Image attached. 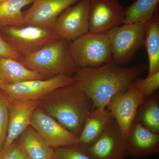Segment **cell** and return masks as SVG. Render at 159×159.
<instances>
[{
	"mask_svg": "<svg viewBox=\"0 0 159 159\" xmlns=\"http://www.w3.org/2000/svg\"><path fill=\"white\" fill-rule=\"evenodd\" d=\"M146 69L141 63L125 67L111 61L99 67L77 69L74 77L92 100L93 109L106 108L113 97L126 92Z\"/></svg>",
	"mask_w": 159,
	"mask_h": 159,
	"instance_id": "6da1fadb",
	"label": "cell"
},
{
	"mask_svg": "<svg viewBox=\"0 0 159 159\" xmlns=\"http://www.w3.org/2000/svg\"><path fill=\"white\" fill-rule=\"evenodd\" d=\"M38 107L79 137L93 105L76 83L52 91L39 100Z\"/></svg>",
	"mask_w": 159,
	"mask_h": 159,
	"instance_id": "7a4b0ae2",
	"label": "cell"
},
{
	"mask_svg": "<svg viewBox=\"0 0 159 159\" xmlns=\"http://www.w3.org/2000/svg\"><path fill=\"white\" fill-rule=\"evenodd\" d=\"M70 42L55 40L20 61L45 79L59 75L73 77L77 68L71 56Z\"/></svg>",
	"mask_w": 159,
	"mask_h": 159,
	"instance_id": "3957f363",
	"label": "cell"
},
{
	"mask_svg": "<svg viewBox=\"0 0 159 159\" xmlns=\"http://www.w3.org/2000/svg\"><path fill=\"white\" fill-rule=\"evenodd\" d=\"M70 48L77 69L99 67L113 61L107 34L89 31L70 42Z\"/></svg>",
	"mask_w": 159,
	"mask_h": 159,
	"instance_id": "277c9868",
	"label": "cell"
},
{
	"mask_svg": "<svg viewBox=\"0 0 159 159\" xmlns=\"http://www.w3.org/2000/svg\"><path fill=\"white\" fill-rule=\"evenodd\" d=\"M0 33L13 51L23 58L58 39L51 28L38 26L3 27L0 28Z\"/></svg>",
	"mask_w": 159,
	"mask_h": 159,
	"instance_id": "5b68a950",
	"label": "cell"
},
{
	"mask_svg": "<svg viewBox=\"0 0 159 159\" xmlns=\"http://www.w3.org/2000/svg\"><path fill=\"white\" fill-rule=\"evenodd\" d=\"M145 23L123 24L107 33L112 60L123 66L130 62L139 49L144 45Z\"/></svg>",
	"mask_w": 159,
	"mask_h": 159,
	"instance_id": "8992f818",
	"label": "cell"
},
{
	"mask_svg": "<svg viewBox=\"0 0 159 159\" xmlns=\"http://www.w3.org/2000/svg\"><path fill=\"white\" fill-rule=\"evenodd\" d=\"M77 83L74 77L59 75L52 78L27 80L6 85L1 89L8 99L20 101H38L62 87Z\"/></svg>",
	"mask_w": 159,
	"mask_h": 159,
	"instance_id": "52a82bcc",
	"label": "cell"
},
{
	"mask_svg": "<svg viewBox=\"0 0 159 159\" xmlns=\"http://www.w3.org/2000/svg\"><path fill=\"white\" fill-rule=\"evenodd\" d=\"M146 99L143 91L133 82L126 92L114 96L106 106L126 140L138 109Z\"/></svg>",
	"mask_w": 159,
	"mask_h": 159,
	"instance_id": "ba28073f",
	"label": "cell"
},
{
	"mask_svg": "<svg viewBox=\"0 0 159 159\" xmlns=\"http://www.w3.org/2000/svg\"><path fill=\"white\" fill-rule=\"evenodd\" d=\"M89 0H81L61 13L51 27L58 39L71 42L89 31Z\"/></svg>",
	"mask_w": 159,
	"mask_h": 159,
	"instance_id": "9c48e42d",
	"label": "cell"
},
{
	"mask_svg": "<svg viewBox=\"0 0 159 159\" xmlns=\"http://www.w3.org/2000/svg\"><path fill=\"white\" fill-rule=\"evenodd\" d=\"M125 13L119 0H89V32L107 34L123 24Z\"/></svg>",
	"mask_w": 159,
	"mask_h": 159,
	"instance_id": "30bf717a",
	"label": "cell"
},
{
	"mask_svg": "<svg viewBox=\"0 0 159 159\" xmlns=\"http://www.w3.org/2000/svg\"><path fill=\"white\" fill-rule=\"evenodd\" d=\"M30 125L51 148L79 144L78 136L38 107L33 113Z\"/></svg>",
	"mask_w": 159,
	"mask_h": 159,
	"instance_id": "8fae6325",
	"label": "cell"
},
{
	"mask_svg": "<svg viewBox=\"0 0 159 159\" xmlns=\"http://www.w3.org/2000/svg\"><path fill=\"white\" fill-rule=\"evenodd\" d=\"M85 148L94 159H125L129 155L127 140L122 135L116 122L93 145Z\"/></svg>",
	"mask_w": 159,
	"mask_h": 159,
	"instance_id": "7c38bea8",
	"label": "cell"
},
{
	"mask_svg": "<svg viewBox=\"0 0 159 159\" xmlns=\"http://www.w3.org/2000/svg\"><path fill=\"white\" fill-rule=\"evenodd\" d=\"M81 0H34L23 12L24 25L51 28L65 9Z\"/></svg>",
	"mask_w": 159,
	"mask_h": 159,
	"instance_id": "4fadbf2b",
	"label": "cell"
},
{
	"mask_svg": "<svg viewBox=\"0 0 159 159\" xmlns=\"http://www.w3.org/2000/svg\"><path fill=\"white\" fill-rule=\"evenodd\" d=\"M9 100V121L7 138L2 149L8 148L30 126L33 113L39 100Z\"/></svg>",
	"mask_w": 159,
	"mask_h": 159,
	"instance_id": "5bb4252c",
	"label": "cell"
},
{
	"mask_svg": "<svg viewBox=\"0 0 159 159\" xmlns=\"http://www.w3.org/2000/svg\"><path fill=\"white\" fill-rule=\"evenodd\" d=\"M129 155L134 158L148 157L159 152V134L145 128L134 119L127 140Z\"/></svg>",
	"mask_w": 159,
	"mask_h": 159,
	"instance_id": "9a60e30c",
	"label": "cell"
},
{
	"mask_svg": "<svg viewBox=\"0 0 159 159\" xmlns=\"http://www.w3.org/2000/svg\"><path fill=\"white\" fill-rule=\"evenodd\" d=\"M116 122L107 109H93L89 114L79 136V144L85 147L93 145Z\"/></svg>",
	"mask_w": 159,
	"mask_h": 159,
	"instance_id": "2e32d148",
	"label": "cell"
},
{
	"mask_svg": "<svg viewBox=\"0 0 159 159\" xmlns=\"http://www.w3.org/2000/svg\"><path fill=\"white\" fill-rule=\"evenodd\" d=\"M19 148L29 159H52L54 148H51L30 125L17 138Z\"/></svg>",
	"mask_w": 159,
	"mask_h": 159,
	"instance_id": "e0dca14e",
	"label": "cell"
},
{
	"mask_svg": "<svg viewBox=\"0 0 159 159\" xmlns=\"http://www.w3.org/2000/svg\"><path fill=\"white\" fill-rule=\"evenodd\" d=\"M43 79H45L40 74L29 70L19 61L0 56V80L6 85Z\"/></svg>",
	"mask_w": 159,
	"mask_h": 159,
	"instance_id": "ac0fdd59",
	"label": "cell"
},
{
	"mask_svg": "<svg viewBox=\"0 0 159 159\" xmlns=\"http://www.w3.org/2000/svg\"><path fill=\"white\" fill-rule=\"evenodd\" d=\"M157 11L145 24L144 45L149 61L147 77L159 72V16Z\"/></svg>",
	"mask_w": 159,
	"mask_h": 159,
	"instance_id": "d6986e66",
	"label": "cell"
},
{
	"mask_svg": "<svg viewBox=\"0 0 159 159\" xmlns=\"http://www.w3.org/2000/svg\"><path fill=\"white\" fill-rule=\"evenodd\" d=\"M135 119L145 128L159 134V96L152 94L139 106Z\"/></svg>",
	"mask_w": 159,
	"mask_h": 159,
	"instance_id": "ffe728a7",
	"label": "cell"
},
{
	"mask_svg": "<svg viewBox=\"0 0 159 159\" xmlns=\"http://www.w3.org/2000/svg\"><path fill=\"white\" fill-rule=\"evenodd\" d=\"M34 0H7L0 3V28L24 25L22 9Z\"/></svg>",
	"mask_w": 159,
	"mask_h": 159,
	"instance_id": "44dd1931",
	"label": "cell"
},
{
	"mask_svg": "<svg viewBox=\"0 0 159 159\" xmlns=\"http://www.w3.org/2000/svg\"><path fill=\"white\" fill-rule=\"evenodd\" d=\"M159 0H136L125 8L123 24H146L157 11Z\"/></svg>",
	"mask_w": 159,
	"mask_h": 159,
	"instance_id": "7402d4cb",
	"label": "cell"
},
{
	"mask_svg": "<svg viewBox=\"0 0 159 159\" xmlns=\"http://www.w3.org/2000/svg\"><path fill=\"white\" fill-rule=\"evenodd\" d=\"M52 159H94L80 144L54 148Z\"/></svg>",
	"mask_w": 159,
	"mask_h": 159,
	"instance_id": "603a6c76",
	"label": "cell"
},
{
	"mask_svg": "<svg viewBox=\"0 0 159 159\" xmlns=\"http://www.w3.org/2000/svg\"><path fill=\"white\" fill-rule=\"evenodd\" d=\"M9 121V100L0 89V152L7 138Z\"/></svg>",
	"mask_w": 159,
	"mask_h": 159,
	"instance_id": "cb8c5ba5",
	"label": "cell"
},
{
	"mask_svg": "<svg viewBox=\"0 0 159 159\" xmlns=\"http://www.w3.org/2000/svg\"><path fill=\"white\" fill-rule=\"evenodd\" d=\"M134 83L143 91L147 99L159 89V72L145 78L139 77Z\"/></svg>",
	"mask_w": 159,
	"mask_h": 159,
	"instance_id": "d4e9b609",
	"label": "cell"
},
{
	"mask_svg": "<svg viewBox=\"0 0 159 159\" xmlns=\"http://www.w3.org/2000/svg\"><path fill=\"white\" fill-rule=\"evenodd\" d=\"M0 56L20 61L23 57L13 51L0 33Z\"/></svg>",
	"mask_w": 159,
	"mask_h": 159,
	"instance_id": "484cf974",
	"label": "cell"
},
{
	"mask_svg": "<svg viewBox=\"0 0 159 159\" xmlns=\"http://www.w3.org/2000/svg\"><path fill=\"white\" fill-rule=\"evenodd\" d=\"M19 147L16 141L6 149H2L0 152V159H16Z\"/></svg>",
	"mask_w": 159,
	"mask_h": 159,
	"instance_id": "4316f807",
	"label": "cell"
},
{
	"mask_svg": "<svg viewBox=\"0 0 159 159\" xmlns=\"http://www.w3.org/2000/svg\"><path fill=\"white\" fill-rule=\"evenodd\" d=\"M16 159H29L25 154L19 148L18 149L17 154H16Z\"/></svg>",
	"mask_w": 159,
	"mask_h": 159,
	"instance_id": "83f0119b",
	"label": "cell"
},
{
	"mask_svg": "<svg viewBox=\"0 0 159 159\" xmlns=\"http://www.w3.org/2000/svg\"><path fill=\"white\" fill-rule=\"evenodd\" d=\"M5 85H6V84L0 80V89L2 88Z\"/></svg>",
	"mask_w": 159,
	"mask_h": 159,
	"instance_id": "f1b7e54d",
	"label": "cell"
},
{
	"mask_svg": "<svg viewBox=\"0 0 159 159\" xmlns=\"http://www.w3.org/2000/svg\"><path fill=\"white\" fill-rule=\"evenodd\" d=\"M7 1V0H0V3L2 2H5V1Z\"/></svg>",
	"mask_w": 159,
	"mask_h": 159,
	"instance_id": "f546056e",
	"label": "cell"
}]
</instances>
